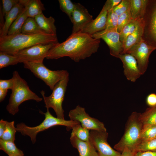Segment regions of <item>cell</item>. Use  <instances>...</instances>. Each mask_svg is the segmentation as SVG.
Wrapping results in <instances>:
<instances>
[{"label":"cell","mask_w":156,"mask_h":156,"mask_svg":"<svg viewBox=\"0 0 156 156\" xmlns=\"http://www.w3.org/2000/svg\"><path fill=\"white\" fill-rule=\"evenodd\" d=\"M96 39H102L108 46L110 54L118 58L123 52V44L120 40V33L117 29H104L92 35Z\"/></svg>","instance_id":"obj_13"},{"label":"cell","mask_w":156,"mask_h":156,"mask_svg":"<svg viewBox=\"0 0 156 156\" xmlns=\"http://www.w3.org/2000/svg\"><path fill=\"white\" fill-rule=\"evenodd\" d=\"M130 10V0H122L112 10L118 16Z\"/></svg>","instance_id":"obj_36"},{"label":"cell","mask_w":156,"mask_h":156,"mask_svg":"<svg viewBox=\"0 0 156 156\" xmlns=\"http://www.w3.org/2000/svg\"><path fill=\"white\" fill-rule=\"evenodd\" d=\"M70 139L71 144L77 150L79 156H99L96 149L89 141H82L71 134Z\"/></svg>","instance_id":"obj_18"},{"label":"cell","mask_w":156,"mask_h":156,"mask_svg":"<svg viewBox=\"0 0 156 156\" xmlns=\"http://www.w3.org/2000/svg\"><path fill=\"white\" fill-rule=\"evenodd\" d=\"M58 2L60 9L70 19L75 8V3H73L70 0H59Z\"/></svg>","instance_id":"obj_33"},{"label":"cell","mask_w":156,"mask_h":156,"mask_svg":"<svg viewBox=\"0 0 156 156\" xmlns=\"http://www.w3.org/2000/svg\"><path fill=\"white\" fill-rule=\"evenodd\" d=\"M45 119L39 125L34 127H29L23 123L21 122L16 125V130L22 135L29 136L33 144L36 141V137L39 132L56 125H63L66 127L67 129H72L73 127L80 123L76 121L66 120L53 116L47 109V111L43 113Z\"/></svg>","instance_id":"obj_5"},{"label":"cell","mask_w":156,"mask_h":156,"mask_svg":"<svg viewBox=\"0 0 156 156\" xmlns=\"http://www.w3.org/2000/svg\"><path fill=\"white\" fill-rule=\"evenodd\" d=\"M147 105L150 107L156 106V94L152 93L148 94L146 99Z\"/></svg>","instance_id":"obj_39"},{"label":"cell","mask_w":156,"mask_h":156,"mask_svg":"<svg viewBox=\"0 0 156 156\" xmlns=\"http://www.w3.org/2000/svg\"><path fill=\"white\" fill-rule=\"evenodd\" d=\"M132 19L130 10L118 16L117 31L120 33L123 27Z\"/></svg>","instance_id":"obj_35"},{"label":"cell","mask_w":156,"mask_h":156,"mask_svg":"<svg viewBox=\"0 0 156 156\" xmlns=\"http://www.w3.org/2000/svg\"><path fill=\"white\" fill-rule=\"evenodd\" d=\"M100 42V39H96L81 31L72 33L66 40L57 43L52 47L46 58L57 59L67 57L75 62H79L96 53Z\"/></svg>","instance_id":"obj_1"},{"label":"cell","mask_w":156,"mask_h":156,"mask_svg":"<svg viewBox=\"0 0 156 156\" xmlns=\"http://www.w3.org/2000/svg\"><path fill=\"white\" fill-rule=\"evenodd\" d=\"M75 9L70 20L73 23L72 33L81 31L93 19L88 10L79 3H75Z\"/></svg>","instance_id":"obj_14"},{"label":"cell","mask_w":156,"mask_h":156,"mask_svg":"<svg viewBox=\"0 0 156 156\" xmlns=\"http://www.w3.org/2000/svg\"><path fill=\"white\" fill-rule=\"evenodd\" d=\"M118 18V16L112 10H109L108 13L106 25L104 29H117Z\"/></svg>","instance_id":"obj_34"},{"label":"cell","mask_w":156,"mask_h":156,"mask_svg":"<svg viewBox=\"0 0 156 156\" xmlns=\"http://www.w3.org/2000/svg\"><path fill=\"white\" fill-rule=\"evenodd\" d=\"M26 7L28 17L34 18L42 13V11L45 9L40 0H28Z\"/></svg>","instance_id":"obj_24"},{"label":"cell","mask_w":156,"mask_h":156,"mask_svg":"<svg viewBox=\"0 0 156 156\" xmlns=\"http://www.w3.org/2000/svg\"><path fill=\"white\" fill-rule=\"evenodd\" d=\"M14 81L13 78L7 80H0V89L7 90H12L14 86Z\"/></svg>","instance_id":"obj_38"},{"label":"cell","mask_w":156,"mask_h":156,"mask_svg":"<svg viewBox=\"0 0 156 156\" xmlns=\"http://www.w3.org/2000/svg\"><path fill=\"white\" fill-rule=\"evenodd\" d=\"M122 0H107L105 4L107 7L109 11L118 5Z\"/></svg>","instance_id":"obj_40"},{"label":"cell","mask_w":156,"mask_h":156,"mask_svg":"<svg viewBox=\"0 0 156 156\" xmlns=\"http://www.w3.org/2000/svg\"><path fill=\"white\" fill-rule=\"evenodd\" d=\"M109 10L104 4L97 16L86 25L81 31L91 35L104 30L105 28Z\"/></svg>","instance_id":"obj_16"},{"label":"cell","mask_w":156,"mask_h":156,"mask_svg":"<svg viewBox=\"0 0 156 156\" xmlns=\"http://www.w3.org/2000/svg\"><path fill=\"white\" fill-rule=\"evenodd\" d=\"M12 74L14 86L6 108L10 114L14 115L18 112L19 106L23 102L30 100L39 102L42 98L30 90L27 82L21 77L18 72L14 71Z\"/></svg>","instance_id":"obj_3"},{"label":"cell","mask_w":156,"mask_h":156,"mask_svg":"<svg viewBox=\"0 0 156 156\" xmlns=\"http://www.w3.org/2000/svg\"><path fill=\"white\" fill-rule=\"evenodd\" d=\"M19 63L18 59L15 55L0 52V69L16 65Z\"/></svg>","instance_id":"obj_28"},{"label":"cell","mask_w":156,"mask_h":156,"mask_svg":"<svg viewBox=\"0 0 156 156\" xmlns=\"http://www.w3.org/2000/svg\"><path fill=\"white\" fill-rule=\"evenodd\" d=\"M11 156H24V154H19L12 155Z\"/></svg>","instance_id":"obj_45"},{"label":"cell","mask_w":156,"mask_h":156,"mask_svg":"<svg viewBox=\"0 0 156 156\" xmlns=\"http://www.w3.org/2000/svg\"><path fill=\"white\" fill-rule=\"evenodd\" d=\"M26 5L10 27L7 35H11L21 33L22 26L27 19L28 17L27 13Z\"/></svg>","instance_id":"obj_22"},{"label":"cell","mask_w":156,"mask_h":156,"mask_svg":"<svg viewBox=\"0 0 156 156\" xmlns=\"http://www.w3.org/2000/svg\"><path fill=\"white\" fill-rule=\"evenodd\" d=\"M72 129L71 135H74L82 141H89V130L82 127L80 123L76 125Z\"/></svg>","instance_id":"obj_31"},{"label":"cell","mask_w":156,"mask_h":156,"mask_svg":"<svg viewBox=\"0 0 156 156\" xmlns=\"http://www.w3.org/2000/svg\"><path fill=\"white\" fill-rule=\"evenodd\" d=\"M34 18L40 27L46 34H57L55 20L53 17L51 16L47 17L42 13Z\"/></svg>","instance_id":"obj_21"},{"label":"cell","mask_w":156,"mask_h":156,"mask_svg":"<svg viewBox=\"0 0 156 156\" xmlns=\"http://www.w3.org/2000/svg\"><path fill=\"white\" fill-rule=\"evenodd\" d=\"M20 0H2V8L1 10L3 16H5L19 2Z\"/></svg>","instance_id":"obj_37"},{"label":"cell","mask_w":156,"mask_h":156,"mask_svg":"<svg viewBox=\"0 0 156 156\" xmlns=\"http://www.w3.org/2000/svg\"><path fill=\"white\" fill-rule=\"evenodd\" d=\"M57 44L36 45L20 51L14 55L18 58L19 63H43L49 50Z\"/></svg>","instance_id":"obj_9"},{"label":"cell","mask_w":156,"mask_h":156,"mask_svg":"<svg viewBox=\"0 0 156 156\" xmlns=\"http://www.w3.org/2000/svg\"><path fill=\"white\" fill-rule=\"evenodd\" d=\"M130 11L133 19L143 18L148 0H130Z\"/></svg>","instance_id":"obj_20"},{"label":"cell","mask_w":156,"mask_h":156,"mask_svg":"<svg viewBox=\"0 0 156 156\" xmlns=\"http://www.w3.org/2000/svg\"><path fill=\"white\" fill-rule=\"evenodd\" d=\"M8 90L0 89V102H1L4 99Z\"/></svg>","instance_id":"obj_44"},{"label":"cell","mask_w":156,"mask_h":156,"mask_svg":"<svg viewBox=\"0 0 156 156\" xmlns=\"http://www.w3.org/2000/svg\"><path fill=\"white\" fill-rule=\"evenodd\" d=\"M143 19L142 39L156 48V0H148Z\"/></svg>","instance_id":"obj_8"},{"label":"cell","mask_w":156,"mask_h":156,"mask_svg":"<svg viewBox=\"0 0 156 156\" xmlns=\"http://www.w3.org/2000/svg\"><path fill=\"white\" fill-rule=\"evenodd\" d=\"M28 1V0H20L19 3L5 16L3 26L0 30V38L7 35L10 27L25 6Z\"/></svg>","instance_id":"obj_17"},{"label":"cell","mask_w":156,"mask_h":156,"mask_svg":"<svg viewBox=\"0 0 156 156\" xmlns=\"http://www.w3.org/2000/svg\"><path fill=\"white\" fill-rule=\"evenodd\" d=\"M156 48L147 44L142 39L140 42L132 46L126 52L136 59L138 66L142 75L146 71L151 53Z\"/></svg>","instance_id":"obj_11"},{"label":"cell","mask_w":156,"mask_h":156,"mask_svg":"<svg viewBox=\"0 0 156 156\" xmlns=\"http://www.w3.org/2000/svg\"><path fill=\"white\" fill-rule=\"evenodd\" d=\"M0 149L2 150L9 156L24 154L22 151L18 149L14 142L5 141L0 139Z\"/></svg>","instance_id":"obj_26"},{"label":"cell","mask_w":156,"mask_h":156,"mask_svg":"<svg viewBox=\"0 0 156 156\" xmlns=\"http://www.w3.org/2000/svg\"><path fill=\"white\" fill-rule=\"evenodd\" d=\"M138 151H156V138L142 141L135 149Z\"/></svg>","instance_id":"obj_30"},{"label":"cell","mask_w":156,"mask_h":156,"mask_svg":"<svg viewBox=\"0 0 156 156\" xmlns=\"http://www.w3.org/2000/svg\"><path fill=\"white\" fill-rule=\"evenodd\" d=\"M143 18L140 19L134 31L127 38L123 45L122 54L126 53L133 46L138 43L142 39L143 34Z\"/></svg>","instance_id":"obj_19"},{"label":"cell","mask_w":156,"mask_h":156,"mask_svg":"<svg viewBox=\"0 0 156 156\" xmlns=\"http://www.w3.org/2000/svg\"><path fill=\"white\" fill-rule=\"evenodd\" d=\"M6 121L1 119L0 121V138L6 128Z\"/></svg>","instance_id":"obj_43"},{"label":"cell","mask_w":156,"mask_h":156,"mask_svg":"<svg viewBox=\"0 0 156 156\" xmlns=\"http://www.w3.org/2000/svg\"><path fill=\"white\" fill-rule=\"evenodd\" d=\"M140 20H136L132 19L122 28L120 33V40L123 45L127 37L135 30Z\"/></svg>","instance_id":"obj_27"},{"label":"cell","mask_w":156,"mask_h":156,"mask_svg":"<svg viewBox=\"0 0 156 156\" xmlns=\"http://www.w3.org/2000/svg\"><path fill=\"white\" fill-rule=\"evenodd\" d=\"M59 43L57 34H15L0 38V51L14 55L20 51L40 44Z\"/></svg>","instance_id":"obj_2"},{"label":"cell","mask_w":156,"mask_h":156,"mask_svg":"<svg viewBox=\"0 0 156 156\" xmlns=\"http://www.w3.org/2000/svg\"><path fill=\"white\" fill-rule=\"evenodd\" d=\"M68 116L70 120L78 122L82 127L89 130L107 131L103 123L90 117L85 108L79 105L70 111Z\"/></svg>","instance_id":"obj_10"},{"label":"cell","mask_w":156,"mask_h":156,"mask_svg":"<svg viewBox=\"0 0 156 156\" xmlns=\"http://www.w3.org/2000/svg\"><path fill=\"white\" fill-rule=\"evenodd\" d=\"M136 156H156V151L136 152Z\"/></svg>","instance_id":"obj_42"},{"label":"cell","mask_w":156,"mask_h":156,"mask_svg":"<svg viewBox=\"0 0 156 156\" xmlns=\"http://www.w3.org/2000/svg\"><path fill=\"white\" fill-rule=\"evenodd\" d=\"M118 58L121 60L123 63L124 73L128 80L135 82L142 75L137 61L133 55L125 53L120 55Z\"/></svg>","instance_id":"obj_15"},{"label":"cell","mask_w":156,"mask_h":156,"mask_svg":"<svg viewBox=\"0 0 156 156\" xmlns=\"http://www.w3.org/2000/svg\"><path fill=\"white\" fill-rule=\"evenodd\" d=\"M69 80V74L57 83L52 90L51 94L49 96H45L44 91L42 90L40 92L47 109H53L57 117L63 119H64L62 104Z\"/></svg>","instance_id":"obj_7"},{"label":"cell","mask_w":156,"mask_h":156,"mask_svg":"<svg viewBox=\"0 0 156 156\" xmlns=\"http://www.w3.org/2000/svg\"><path fill=\"white\" fill-rule=\"evenodd\" d=\"M23 63L25 68L30 70L36 77L43 81L52 90L57 83L69 74L65 70H51L43 63L27 62Z\"/></svg>","instance_id":"obj_6"},{"label":"cell","mask_w":156,"mask_h":156,"mask_svg":"<svg viewBox=\"0 0 156 156\" xmlns=\"http://www.w3.org/2000/svg\"><path fill=\"white\" fill-rule=\"evenodd\" d=\"M140 114L133 112L129 116L123 136L114 146L117 151L122 152L126 147L135 151V148L141 141L143 124L139 118Z\"/></svg>","instance_id":"obj_4"},{"label":"cell","mask_w":156,"mask_h":156,"mask_svg":"<svg viewBox=\"0 0 156 156\" xmlns=\"http://www.w3.org/2000/svg\"><path fill=\"white\" fill-rule=\"evenodd\" d=\"M107 131L91 130L89 141L93 145L99 156H120L121 153L113 149L107 142Z\"/></svg>","instance_id":"obj_12"},{"label":"cell","mask_w":156,"mask_h":156,"mask_svg":"<svg viewBox=\"0 0 156 156\" xmlns=\"http://www.w3.org/2000/svg\"><path fill=\"white\" fill-rule=\"evenodd\" d=\"M21 33L29 35L47 34L40 27L35 18L29 17L22 26Z\"/></svg>","instance_id":"obj_23"},{"label":"cell","mask_w":156,"mask_h":156,"mask_svg":"<svg viewBox=\"0 0 156 156\" xmlns=\"http://www.w3.org/2000/svg\"><path fill=\"white\" fill-rule=\"evenodd\" d=\"M155 138H156V125H143L141 135V141Z\"/></svg>","instance_id":"obj_32"},{"label":"cell","mask_w":156,"mask_h":156,"mask_svg":"<svg viewBox=\"0 0 156 156\" xmlns=\"http://www.w3.org/2000/svg\"><path fill=\"white\" fill-rule=\"evenodd\" d=\"M139 118L143 125H156V106L150 107L143 113H140Z\"/></svg>","instance_id":"obj_25"},{"label":"cell","mask_w":156,"mask_h":156,"mask_svg":"<svg viewBox=\"0 0 156 156\" xmlns=\"http://www.w3.org/2000/svg\"><path fill=\"white\" fill-rule=\"evenodd\" d=\"M120 156H136V151L126 147L122 152Z\"/></svg>","instance_id":"obj_41"},{"label":"cell","mask_w":156,"mask_h":156,"mask_svg":"<svg viewBox=\"0 0 156 156\" xmlns=\"http://www.w3.org/2000/svg\"><path fill=\"white\" fill-rule=\"evenodd\" d=\"M16 131V128L14 126V121L10 122L7 121L5 130L0 139L5 141L14 142Z\"/></svg>","instance_id":"obj_29"}]
</instances>
